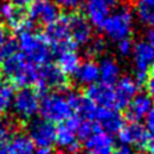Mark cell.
Returning <instances> with one entry per match:
<instances>
[{
  "label": "cell",
  "mask_w": 154,
  "mask_h": 154,
  "mask_svg": "<svg viewBox=\"0 0 154 154\" xmlns=\"http://www.w3.org/2000/svg\"><path fill=\"white\" fill-rule=\"evenodd\" d=\"M0 70L19 88L35 85L38 80V66L31 64L19 50L0 61Z\"/></svg>",
  "instance_id": "1"
},
{
  "label": "cell",
  "mask_w": 154,
  "mask_h": 154,
  "mask_svg": "<svg viewBox=\"0 0 154 154\" xmlns=\"http://www.w3.org/2000/svg\"><path fill=\"white\" fill-rule=\"evenodd\" d=\"M18 50L31 64L41 66L50 63L52 50L43 33L35 32L33 28L18 33Z\"/></svg>",
  "instance_id": "2"
},
{
  "label": "cell",
  "mask_w": 154,
  "mask_h": 154,
  "mask_svg": "<svg viewBox=\"0 0 154 154\" xmlns=\"http://www.w3.org/2000/svg\"><path fill=\"white\" fill-rule=\"evenodd\" d=\"M42 119L50 122H64L66 119L74 115L70 104L61 92H47L46 94L41 96L40 109Z\"/></svg>",
  "instance_id": "3"
},
{
  "label": "cell",
  "mask_w": 154,
  "mask_h": 154,
  "mask_svg": "<svg viewBox=\"0 0 154 154\" xmlns=\"http://www.w3.org/2000/svg\"><path fill=\"white\" fill-rule=\"evenodd\" d=\"M35 87L40 96L46 94L50 89L54 92H64L69 88V79L56 64L47 63L38 66V80Z\"/></svg>",
  "instance_id": "4"
},
{
  "label": "cell",
  "mask_w": 154,
  "mask_h": 154,
  "mask_svg": "<svg viewBox=\"0 0 154 154\" xmlns=\"http://www.w3.org/2000/svg\"><path fill=\"white\" fill-rule=\"evenodd\" d=\"M131 28H133V13L126 7L120 8L117 12L108 15L102 26L106 36L117 42L124 38H129Z\"/></svg>",
  "instance_id": "5"
},
{
  "label": "cell",
  "mask_w": 154,
  "mask_h": 154,
  "mask_svg": "<svg viewBox=\"0 0 154 154\" xmlns=\"http://www.w3.org/2000/svg\"><path fill=\"white\" fill-rule=\"evenodd\" d=\"M40 100L41 96L36 89H32L29 87L20 88V91L14 94L12 102V108L15 116L24 121H29L36 117L40 109Z\"/></svg>",
  "instance_id": "6"
},
{
  "label": "cell",
  "mask_w": 154,
  "mask_h": 154,
  "mask_svg": "<svg viewBox=\"0 0 154 154\" xmlns=\"http://www.w3.org/2000/svg\"><path fill=\"white\" fill-rule=\"evenodd\" d=\"M134 63H135V76L134 80L136 84L141 87L149 75V69L154 64V47L146 41L136 42L133 47Z\"/></svg>",
  "instance_id": "7"
},
{
  "label": "cell",
  "mask_w": 154,
  "mask_h": 154,
  "mask_svg": "<svg viewBox=\"0 0 154 154\" xmlns=\"http://www.w3.org/2000/svg\"><path fill=\"white\" fill-rule=\"evenodd\" d=\"M27 133L35 146L51 148L55 144L56 126L45 119H31L27 125Z\"/></svg>",
  "instance_id": "8"
},
{
  "label": "cell",
  "mask_w": 154,
  "mask_h": 154,
  "mask_svg": "<svg viewBox=\"0 0 154 154\" xmlns=\"http://www.w3.org/2000/svg\"><path fill=\"white\" fill-rule=\"evenodd\" d=\"M0 18L7 22L17 33L33 28V22L29 20L27 13L23 12L22 7L15 5L13 2H4L0 4Z\"/></svg>",
  "instance_id": "9"
},
{
  "label": "cell",
  "mask_w": 154,
  "mask_h": 154,
  "mask_svg": "<svg viewBox=\"0 0 154 154\" xmlns=\"http://www.w3.org/2000/svg\"><path fill=\"white\" fill-rule=\"evenodd\" d=\"M28 15L29 20L40 23L42 26H48L55 22L60 13V9L52 0H35L28 5Z\"/></svg>",
  "instance_id": "10"
},
{
  "label": "cell",
  "mask_w": 154,
  "mask_h": 154,
  "mask_svg": "<svg viewBox=\"0 0 154 154\" xmlns=\"http://www.w3.org/2000/svg\"><path fill=\"white\" fill-rule=\"evenodd\" d=\"M149 136H150V133L140 122L125 124L117 133V137H119V141L121 143V145H128V146L134 145L141 150H144Z\"/></svg>",
  "instance_id": "11"
},
{
  "label": "cell",
  "mask_w": 154,
  "mask_h": 154,
  "mask_svg": "<svg viewBox=\"0 0 154 154\" xmlns=\"http://www.w3.org/2000/svg\"><path fill=\"white\" fill-rule=\"evenodd\" d=\"M69 19V32L70 38L76 45H85L92 40L93 29L89 20L85 18L84 14L79 12H74L71 14H68Z\"/></svg>",
  "instance_id": "12"
},
{
  "label": "cell",
  "mask_w": 154,
  "mask_h": 154,
  "mask_svg": "<svg viewBox=\"0 0 154 154\" xmlns=\"http://www.w3.org/2000/svg\"><path fill=\"white\" fill-rule=\"evenodd\" d=\"M84 96L92 100L98 107L115 108L116 109V101H115L113 87H109L102 83H93L87 85Z\"/></svg>",
  "instance_id": "13"
},
{
  "label": "cell",
  "mask_w": 154,
  "mask_h": 154,
  "mask_svg": "<svg viewBox=\"0 0 154 154\" xmlns=\"http://www.w3.org/2000/svg\"><path fill=\"white\" fill-rule=\"evenodd\" d=\"M139 85L131 76H124L120 78L116 84L113 85L115 92V101H116V109H125L128 107L130 101L137 94Z\"/></svg>",
  "instance_id": "14"
},
{
  "label": "cell",
  "mask_w": 154,
  "mask_h": 154,
  "mask_svg": "<svg viewBox=\"0 0 154 154\" xmlns=\"http://www.w3.org/2000/svg\"><path fill=\"white\" fill-rule=\"evenodd\" d=\"M94 121H97L102 130L108 134H117L125 125V117L119 112V109L106 107H98Z\"/></svg>",
  "instance_id": "15"
},
{
  "label": "cell",
  "mask_w": 154,
  "mask_h": 154,
  "mask_svg": "<svg viewBox=\"0 0 154 154\" xmlns=\"http://www.w3.org/2000/svg\"><path fill=\"white\" fill-rule=\"evenodd\" d=\"M80 121L82 119L74 113L64 122H60V125L56 128V137H55V143L60 148L66 149L74 141L78 140L76 139V129H78Z\"/></svg>",
  "instance_id": "16"
},
{
  "label": "cell",
  "mask_w": 154,
  "mask_h": 154,
  "mask_svg": "<svg viewBox=\"0 0 154 154\" xmlns=\"http://www.w3.org/2000/svg\"><path fill=\"white\" fill-rule=\"evenodd\" d=\"M85 18L92 26L102 28L104 20L109 15V7L104 0H87L84 4Z\"/></svg>",
  "instance_id": "17"
},
{
  "label": "cell",
  "mask_w": 154,
  "mask_h": 154,
  "mask_svg": "<svg viewBox=\"0 0 154 154\" xmlns=\"http://www.w3.org/2000/svg\"><path fill=\"white\" fill-rule=\"evenodd\" d=\"M43 35L50 43V46H54L55 43L64 41L66 38H70L68 14H60L56 20L46 26V31Z\"/></svg>",
  "instance_id": "18"
},
{
  "label": "cell",
  "mask_w": 154,
  "mask_h": 154,
  "mask_svg": "<svg viewBox=\"0 0 154 154\" xmlns=\"http://www.w3.org/2000/svg\"><path fill=\"white\" fill-rule=\"evenodd\" d=\"M152 107V100L148 94H136L126 107V119L130 122H140Z\"/></svg>",
  "instance_id": "19"
},
{
  "label": "cell",
  "mask_w": 154,
  "mask_h": 154,
  "mask_svg": "<svg viewBox=\"0 0 154 154\" xmlns=\"http://www.w3.org/2000/svg\"><path fill=\"white\" fill-rule=\"evenodd\" d=\"M100 70V83L113 87L120 79V68L117 63L111 57H103L98 65Z\"/></svg>",
  "instance_id": "20"
},
{
  "label": "cell",
  "mask_w": 154,
  "mask_h": 154,
  "mask_svg": "<svg viewBox=\"0 0 154 154\" xmlns=\"http://www.w3.org/2000/svg\"><path fill=\"white\" fill-rule=\"evenodd\" d=\"M74 76L78 83L84 85H91L93 83H97V80L100 79L98 65L93 60H87L84 63H80Z\"/></svg>",
  "instance_id": "21"
},
{
  "label": "cell",
  "mask_w": 154,
  "mask_h": 154,
  "mask_svg": "<svg viewBox=\"0 0 154 154\" xmlns=\"http://www.w3.org/2000/svg\"><path fill=\"white\" fill-rule=\"evenodd\" d=\"M7 154H32L35 152V144L26 134H15L10 137L7 148Z\"/></svg>",
  "instance_id": "22"
},
{
  "label": "cell",
  "mask_w": 154,
  "mask_h": 154,
  "mask_svg": "<svg viewBox=\"0 0 154 154\" xmlns=\"http://www.w3.org/2000/svg\"><path fill=\"white\" fill-rule=\"evenodd\" d=\"M56 65L66 75H74L80 65V57L76 51H65L56 55Z\"/></svg>",
  "instance_id": "23"
},
{
  "label": "cell",
  "mask_w": 154,
  "mask_h": 154,
  "mask_svg": "<svg viewBox=\"0 0 154 154\" xmlns=\"http://www.w3.org/2000/svg\"><path fill=\"white\" fill-rule=\"evenodd\" d=\"M135 10L143 24L154 27V0H136Z\"/></svg>",
  "instance_id": "24"
},
{
  "label": "cell",
  "mask_w": 154,
  "mask_h": 154,
  "mask_svg": "<svg viewBox=\"0 0 154 154\" xmlns=\"http://www.w3.org/2000/svg\"><path fill=\"white\" fill-rule=\"evenodd\" d=\"M84 146L89 152L103 149V148H113V137L111 136V134H108L103 130L97 131L89 139L84 141Z\"/></svg>",
  "instance_id": "25"
},
{
  "label": "cell",
  "mask_w": 154,
  "mask_h": 154,
  "mask_svg": "<svg viewBox=\"0 0 154 154\" xmlns=\"http://www.w3.org/2000/svg\"><path fill=\"white\" fill-rule=\"evenodd\" d=\"M14 98V89L10 83L0 79V115L7 113Z\"/></svg>",
  "instance_id": "26"
},
{
  "label": "cell",
  "mask_w": 154,
  "mask_h": 154,
  "mask_svg": "<svg viewBox=\"0 0 154 154\" xmlns=\"http://www.w3.org/2000/svg\"><path fill=\"white\" fill-rule=\"evenodd\" d=\"M102 128L100 126V124L97 121L93 120H82L80 124L76 129V139H78L80 143H84L87 139L97 133V131H101Z\"/></svg>",
  "instance_id": "27"
},
{
  "label": "cell",
  "mask_w": 154,
  "mask_h": 154,
  "mask_svg": "<svg viewBox=\"0 0 154 154\" xmlns=\"http://www.w3.org/2000/svg\"><path fill=\"white\" fill-rule=\"evenodd\" d=\"M89 46H88V55L89 56H98V55H101L104 48H106V42H104L103 38L101 37H97V38H93L89 42Z\"/></svg>",
  "instance_id": "28"
},
{
  "label": "cell",
  "mask_w": 154,
  "mask_h": 154,
  "mask_svg": "<svg viewBox=\"0 0 154 154\" xmlns=\"http://www.w3.org/2000/svg\"><path fill=\"white\" fill-rule=\"evenodd\" d=\"M18 51V45H17V41L14 40H9L4 43V46L0 48V61H2L3 59L10 56L12 54L17 52Z\"/></svg>",
  "instance_id": "29"
},
{
  "label": "cell",
  "mask_w": 154,
  "mask_h": 154,
  "mask_svg": "<svg viewBox=\"0 0 154 154\" xmlns=\"http://www.w3.org/2000/svg\"><path fill=\"white\" fill-rule=\"evenodd\" d=\"M12 130H13L12 124L8 120L0 117V144L9 139L10 134H12Z\"/></svg>",
  "instance_id": "30"
},
{
  "label": "cell",
  "mask_w": 154,
  "mask_h": 154,
  "mask_svg": "<svg viewBox=\"0 0 154 154\" xmlns=\"http://www.w3.org/2000/svg\"><path fill=\"white\" fill-rule=\"evenodd\" d=\"M133 47H134V43L131 42L130 38H124V40L119 41V45H117L121 56H129L133 52Z\"/></svg>",
  "instance_id": "31"
},
{
  "label": "cell",
  "mask_w": 154,
  "mask_h": 154,
  "mask_svg": "<svg viewBox=\"0 0 154 154\" xmlns=\"http://www.w3.org/2000/svg\"><path fill=\"white\" fill-rule=\"evenodd\" d=\"M145 87H146L148 96H149L152 102H154V64L149 69V75H148V79L145 82Z\"/></svg>",
  "instance_id": "32"
},
{
  "label": "cell",
  "mask_w": 154,
  "mask_h": 154,
  "mask_svg": "<svg viewBox=\"0 0 154 154\" xmlns=\"http://www.w3.org/2000/svg\"><path fill=\"white\" fill-rule=\"evenodd\" d=\"M83 0H54V3L57 7L63 8V9H68V10H73L76 9L82 4Z\"/></svg>",
  "instance_id": "33"
},
{
  "label": "cell",
  "mask_w": 154,
  "mask_h": 154,
  "mask_svg": "<svg viewBox=\"0 0 154 154\" xmlns=\"http://www.w3.org/2000/svg\"><path fill=\"white\" fill-rule=\"evenodd\" d=\"M145 119V128L150 134H154V106L150 107V109L148 111Z\"/></svg>",
  "instance_id": "34"
},
{
  "label": "cell",
  "mask_w": 154,
  "mask_h": 154,
  "mask_svg": "<svg viewBox=\"0 0 154 154\" xmlns=\"http://www.w3.org/2000/svg\"><path fill=\"white\" fill-rule=\"evenodd\" d=\"M112 154H135L134 150L131 149L130 146L128 145H121L119 148H116V149H113Z\"/></svg>",
  "instance_id": "35"
},
{
  "label": "cell",
  "mask_w": 154,
  "mask_h": 154,
  "mask_svg": "<svg viewBox=\"0 0 154 154\" xmlns=\"http://www.w3.org/2000/svg\"><path fill=\"white\" fill-rule=\"evenodd\" d=\"M144 150L148 152L149 154H154V134H150L149 139L146 141V145L144 148Z\"/></svg>",
  "instance_id": "36"
},
{
  "label": "cell",
  "mask_w": 154,
  "mask_h": 154,
  "mask_svg": "<svg viewBox=\"0 0 154 154\" xmlns=\"http://www.w3.org/2000/svg\"><path fill=\"white\" fill-rule=\"evenodd\" d=\"M145 41L149 43V45H154V27H150L149 29L146 31L145 33Z\"/></svg>",
  "instance_id": "37"
},
{
  "label": "cell",
  "mask_w": 154,
  "mask_h": 154,
  "mask_svg": "<svg viewBox=\"0 0 154 154\" xmlns=\"http://www.w3.org/2000/svg\"><path fill=\"white\" fill-rule=\"evenodd\" d=\"M9 40V36H8V32L5 31L2 26H0V48L4 46V43Z\"/></svg>",
  "instance_id": "38"
},
{
  "label": "cell",
  "mask_w": 154,
  "mask_h": 154,
  "mask_svg": "<svg viewBox=\"0 0 154 154\" xmlns=\"http://www.w3.org/2000/svg\"><path fill=\"white\" fill-rule=\"evenodd\" d=\"M115 148H103V149H97V150H92V154H112Z\"/></svg>",
  "instance_id": "39"
},
{
  "label": "cell",
  "mask_w": 154,
  "mask_h": 154,
  "mask_svg": "<svg viewBox=\"0 0 154 154\" xmlns=\"http://www.w3.org/2000/svg\"><path fill=\"white\" fill-rule=\"evenodd\" d=\"M33 2L35 0H13V3L15 5H18V7H26V5H29Z\"/></svg>",
  "instance_id": "40"
},
{
  "label": "cell",
  "mask_w": 154,
  "mask_h": 154,
  "mask_svg": "<svg viewBox=\"0 0 154 154\" xmlns=\"http://www.w3.org/2000/svg\"><path fill=\"white\" fill-rule=\"evenodd\" d=\"M32 154H52L51 148H38V149L32 153Z\"/></svg>",
  "instance_id": "41"
},
{
  "label": "cell",
  "mask_w": 154,
  "mask_h": 154,
  "mask_svg": "<svg viewBox=\"0 0 154 154\" xmlns=\"http://www.w3.org/2000/svg\"><path fill=\"white\" fill-rule=\"evenodd\" d=\"M104 2H106L108 7L111 8V7H117V5L120 4L121 0H104Z\"/></svg>",
  "instance_id": "42"
},
{
  "label": "cell",
  "mask_w": 154,
  "mask_h": 154,
  "mask_svg": "<svg viewBox=\"0 0 154 154\" xmlns=\"http://www.w3.org/2000/svg\"><path fill=\"white\" fill-rule=\"evenodd\" d=\"M0 154H7V152H5V149H2V148H0Z\"/></svg>",
  "instance_id": "43"
},
{
  "label": "cell",
  "mask_w": 154,
  "mask_h": 154,
  "mask_svg": "<svg viewBox=\"0 0 154 154\" xmlns=\"http://www.w3.org/2000/svg\"><path fill=\"white\" fill-rule=\"evenodd\" d=\"M84 154H92V153H91V152H88V153H84Z\"/></svg>",
  "instance_id": "44"
},
{
  "label": "cell",
  "mask_w": 154,
  "mask_h": 154,
  "mask_svg": "<svg viewBox=\"0 0 154 154\" xmlns=\"http://www.w3.org/2000/svg\"><path fill=\"white\" fill-rule=\"evenodd\" d=\"M153 47H154V45H153Z\"/></svg>",
  "instance_id": "45"
}]
</instances>
